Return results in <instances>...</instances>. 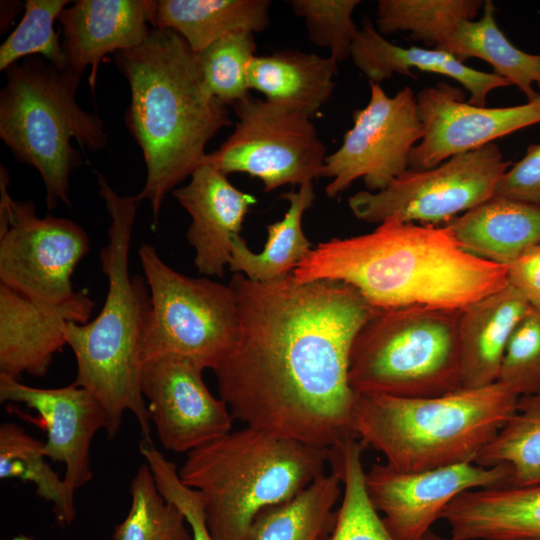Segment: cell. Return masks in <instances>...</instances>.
Listing matches in <instances>:
<instances>
[{
  "label": "cell",
  "mask_w": 540,
  "mask_h": 540,
  "mask_svg": "<svg viewBox=\"0 0 540 540\" xmlns=\"http://www.w3.org/2000/svg\"><path fill=\"white\" fill-rule=\"evenodd\" d=\"M67 0H26L23 16L0 46V70L39 56L61 69H68L62 42L54 23L70 4Z\"/></svg>",
  "instance_id": "cell-35"
},
{
  "label": "cell",
  "mask_w": 540,
  "mask_h": 540,
  "mask_svg": "<svg viewBox=\"0 0 540 540\" xmlns=\"http://www.w3.org/2000/svg\"><path fill=\"white\" fill-rule=\"evenodd\" d=\"M464 97L459 87L445 81L416 94L423 137L411 151L409 168L435 167L455 155L540 123V95L508 107L476 106Z\"/></svg>",
  "instance_id": "cell-16"
},
{
  "label": "cell",
  "mask_w": 540,
  "mask_h": 540,
  "mask_svg": "<svg viewBox=\"0 0 540 540\" xmlns=\"http://www.w3.org/2000/svg\"><path fill=\"white\" fill-rule=\"evenodd\" d=\"M138 256L150 293L140 343L142 363L177 356L214 370L238 336V309L230 284L179 273L150 244L141 245Z\"/></svg>",
  "instance_id": "cell-9"
},
{
  "label": "cell",
  "mask_w": 540,
  "mask_h": 540,
  "mask_svg": "<svg viewBox=\"0 0 540 540\" xmlns=\"http://www.w3.org/2000/svg\"><path fill=\"white\" fill-rule=\"evenodd\" d=\"M139 451L149 465L162 496L184 514L192 540H213L205 522L202 495L182 483L176 465L167 460L153 443L143 444Z\"/></svg>",
  "instance_id": "cell-39"
},
{
  "label": "cell",
  "mask_w": 540,
  "mask_h": 540,
  "mask_svg": "<svg viewBox=\"0 0 540 540\" xmlns=\"http://www.w3.org/2000/svg\"><path fill=\"white\" fill-rule=\"evenodd\" d=\"M530 307L527 299L508 284L461 311L462 388L497 382L508 342Z\"/></svg>",
  "instance_id": "cell-23"
},
{
  "label": "cell",
  "mask_w": 540,
  "mask_h": 540,
  "mask_svg": "<svg viewBox=\"0 0 540 540\" xmlns=\"http://www.w3.org/2000/svg\"><path fill=\"white\" fill-rule=\"evenodd\" d=\"M203 370L177 356H158L141 365V391L166 450L188 453L231 431L234 417L226 402L209 391Z\"/></svg>",
  "instance_id": "cell-15"
},
{
  "label": "cell",
  "mask_w": 540,
  "mask_h": 540,
  "mask_svg": "<svg viewBox=\"0 0 540 540\" xmlns=\"http://www.w3.org/2000/svg\"><path fill=\"white\" fill-rule=\"evenodd\" d=\"M0 138L21 163L35 168L49 210L71 206L70 177L81 164L72 145L96 152L108 143L102 119L77 101L81 76L42 57L25 58L4 71Z\"/></svg>",
  "instance_id": "cell-7"
},
{
  "label": "cell",
  "mask_w": 540,
  "mask_h": 540,
  "mask_svg": "<svg viewBox=\"0 0 540 540\" xmlns=\"http://www.w3.org/2000/svg\"><path fill=\"white\" fill-rule=\"evenodd\" d=\"M510 162L495 143L455 155L428 169H411L383 190H361L348 199L356 218L380 224L389 218L437 224L491 198Z\"/></svg>",
  "instance_id": "cell-12"
},
{
  "label": "cell",
  "mask_w": 540,
  "mask_h": 540,
  "mask_svg": "<svg viewBox=\"0 0 540 540\" xmlns=\"http://www.w3.org/2000/svg\"><path fill=\"white\" fill-rule=\"evenodd\" d=\"M44 443L12 422L0 426V478H17L35 486L36 495L53 505L56 520L70 525L76 519L74 496L64 479L46 462Z\"/></svg>",
  "instance_id": "cell-32"
},
{
  "label": "cell",
  "mask_w": 540,
  "mask_h": 540,
  "mask_svg": "<svg viewBox=\"0 0 540 540\" xmlns=\"http://www.w3.org/2000/svg\"><path fill=\"white\" fill-rule=\"evenodd\" d=\"M293 12L303 17L308 38L319 47L328 48L337 63L350 57L359 29L353 21L359 0H290Z\"/></svg>",
  "instance_id": "cell-37"
},
{
  "label": "cell",
  "mask_w": 540,
  "mask_h": 540,
  "mask_svg": "<svg viewBox=\"0 0 540 540\" xmlns=\"http://www.w3.org/2000/svg\"><path fill=\"white\" fill-rule=\"evenodd\" d=\"M350 57L369 82L378 84L394 74L415 78L412 69L447 76L469 92L468 102L476 106H486L491 91L511 86L505 78L469 67L448 52L429 47L406 48L391 43L368 18L362 22Z\"/></svg>",
  "instance_id": "cell-21"
},
{
  "label": "cell",
  "mask_w": 540,
  "mask_h": 540,
  "mask_svg": "<svg viewBox=\"0 0 540 540\" xmlns=\"http://www.w3.org/2000/svg\"><path fill=\"white\" fill-rule=\"evenodd\" d=\"M337 62L298 50H279L254 56L247 70L249 89L266 100L297 110L312 119L330 98Z\"/></svg>",
  "instance_id": "cell-25"
},
{
  "label": "cell",
  "mask_w": 540,
  "mask_h": 540,
  "mask_svg": "<svg viewBox=\"0 0 540 540\" xmlns=\"http://www.w3.org/2000/svg\"><path fill=\"white\" fill-rule=\"evenodd\" d=\"M270 5L268 0H155L151 25L176 32L199 54L231 33L265 30Z\"/></svg>",
  "instance_id": "cell-26"
},
{
  "label": "cell",
  "mask_w": 540,
  "mask_h": 540,
  "mask_svg": "<svg viewBox=\"0 0 540 540\" xmlns=\"http://www.w3.org/2000/svg\"><path fill=\"white\" fill-rule=\"evenodd\" d=\"M445 225L465 251L507 267L540 243V204L493 195Z\"/></svg>",
  "instance_id": "cell-24"
},
{
  "label": "cell",
  "mask_w": 540,
  "mask_h": 540,
  "mask_svg": "<svg viewBox=\"0 0 540 540\" xmlns=\"http://www.w3.org/2000/svg\"><path fill=\"white\" fill-rule=\"evenodd\" d=\"M235 344L214 369L234 419L304 444L332 448L358 439L349 384L354 339L373 307L335 280L268 282L234 273Z\"/></svg>",
  "instance_id": "cell-1"
},
{
  "label": "cell",
  "mask_w": 540,
  "mask_h": 540,
  "mask_svg": "<svg viewBox=\"0 0 540 540\" xmlns=\"http://www.w3.org/2000/svg\"><path fill=\"white\" fill-rule=\"evenodd\" d=\"M461 311L374 308L350 352L349 384L354 393L419 398L462 388Z\"/></svg>",
  "instance_id": "cell-8"
},
{
  "label": "cell",
  "mask_w": 540,
  "mask_h": 540,
  "mask_svg": "<svg viewBox=\"0 0 540 540\" xmlns=\"http://www.w3.org/2000/svg\"><path fill=\"white\" fill-rule=\"evenodd\" d=\"M507 282L532 307L540 308V243L526 249L507 266Z\"/></svg>",
  "instance_id": "cell-41"
},
{
  "label": "cell",
  "mask_w": 540,
  "mask_h": 540,
  "mask_svg": "<svg viewBox=\"0 0 540 540\" xmlns=\"http://www.w3.org/2000/svg\"><path fill=\"white\" fill-rule=\"evenodd\" d=\"M99 195L110 217L107 244L99 253L107 294L99 314L87 323L69 322L67 345L76 360L73 383L102 404L109 439L120 429L126 411L135 416L144 438H151L150 414L140 384V343L150 309L145 278L132 276L129 252L138 196L121 195L96 171Z\"/></svg>",
  "instance_id": "cell-4"
},
{
  "label": "cell",
  "mask_w": 540,
  "mask_h": 540,
  "mask_svg": "<svg viewBox=\"0 0 540 540\" xmlns=\"http://www.w3.org/2000/svg\"><path fill=\"white\" fill-rule=\"evenodd\" d=\"M493 1H484L478 19L458 23L442 51L464 62L478 58L489 63L496 75L515 85L527 98L536 99L533 85L540 88V54H530L512 44L496 21Z\"/></svg>",
  "instance_id": "cell-28"
},
{
  "label": "cell",
  "mask_w": 540,
  "mask_h": 540,
  "mask_svg": "<svg viewBox=\"0 0 540 540\" xmlns=\"http://www.w3.org/2000/svg\"><path fill=\"white\" fill-rule=\"evenodd\" d=\"M255 50L254 34L242 31L219 39L197 54L203 81L212 96L227 106L249 96L247 70Z\"/></svg>",
  "instance_id": "cell-36"
},
{
  "label": "cell",
  "mask_w": 540,
  "mask_h": 540,
  "mask_svg": "<svg viewBox=\"0 0 540 540\" xmlns=\"http://www.w3.org/2000/svg\"><path fill=\"white\" fill-rule=\"evenodd\" d=\"M518 398L499 382L434 397L356 394L354 429L364 447L381 452L400 471L475 463Z\"/></svg>",
  "instance_id": "cell-6"
},
{
  "label": "cell",
  "mask_w": 540,
  "mask_h": 540,
  "mask_svg": "<svg viewBox=\"0 0 540 540\" xmlns=\"http://www.w3.org/2000/svg\"><path fill=\"white\" fill-rule=\"evenodd\" d=\"M155 0H77L59 15L67 67L78 75L90 67L94 91L103 58L139 46L152 29Z\"/></svg>",
  "instance_id": "cell-20"
},
{
  "label": "cell",
  "mask_w": 540,
  "mask_h": 540,
  "mask_svg": "<svg viewBox=\"0 0 540 540\" xmlns=\"http://www.w3.org/2000/svg\"><path fill=\"white\" fill-rule=\"evenodd\" d=\"M10 177L0 165V284L47 305L75 298L72 275L90 241L76 222L39 217L31 201L14 200Z\"/></svg>",
  "instance_id": "cell-10"
},
{
  "label": "cell",
  "mask_w": 540,
  "mask_h": 540,
  "mask_svg": "<svg viewBox=\"0 0 540 540\" xmlns=\"http://www.w3.org/2000/svg\"><path fill=\"white\" fill-rule=\"evenodd\" d=\"M172 196L191 216L186 237L195 252L197 271L222 278L230 262L232 240L240 235L246 214L257 202L255 196L236 188L227 175L205 162Z\"/></svg>",
  "instance_id": "cell-19"
},
{
  "label": "cell",
  "mask_w": 540,
  "mask_h": 540,
  "mask_svg": "<svg viewBox=\"0 0 540 540\" xmlns=\"http://www.w3.org/2000/svg\"><path fill=\"white\" fill-rule=\"evenodd\" d=\"M521 540H540V537H537V538H529V539H521Z\"/></svg>",
  "instance_id": "cell-42"
},
{
  "label": "cell",
  "mask_w": 540,
  "mask_h": 540,
  "mask_svg": "<svg viewBox=\"0 0 540 540\" xmlns=\"http://www.w3.org/2000/svg\"><path fill=\"white\" fill-rule=\"evenodd\" d=\"M292 275L299 283L348 284L376 309L463 310L508 285L506 266L465 251L446 225L396 218L370 233L319 243Z\"/></svg>",
  "instance_id": "cell-2"
},
{
  "label": "cell",
  "mask_w": 540,
  "mask_h": 540,
  "mask_svg": "<svg viewBox=\"0 0 540 540\" xmlns=\"http://www.w3.org/2000/svg\"><path fill=\"white\" fill-rule=\"evenodd\" d=\"M95 307L85 289L61 305L35 302L0 284V373L19 379L44 377L67 345L69 322L87 323Z\"/></svg>",
  "instance_id": "cell-18"
},
{
  "label": "cell",
  "mask_w": 540,
  "mask_h": 540,
  "mask_svg": "<svg viewBox=\"0 0 540 540\" xmlns=\"http://www.w3.org/2000/svg\"><path fill=\"white\" fill-rule=\"evenodd\" d=\"M130 494L129 512L115 527L113 540H192L184 514L162 496L146 462L133 477Z\"/></svg>",
  "instance_id": "cell-34"
},
{
  "label": "cell",
  "mask_w": 540,
  "mask_h": 540,
  "mask_svg": "<svg viewBox=\"0 0 540 540\" xmlns=\"http://www.w3.org/2000/svg\"><path fill=\"white\" fill-rule=\"evenodd\" d=\"M234 109L238 118L235 130L203 162L225 175L257 177L266 192L322 177L326 147L310 117L250 95L235 103Z\"/></svg>",
  "instance_id": "cell-11"
},
{
  "label": "cell",
  "mask_w": 540,
  "mask_h": 540,
  "mask_svg": "<svg viewBox=\"0 0 540 540\" xmlns=\"http://www.w3.org/2000/svg\"><path fill=\"white\" fill-rule=\"evenodd\" d=\"M357 439L347 440L331 450L330 465L342 482V501L332 524L321 540H395L371 504L365 488V471ZM419 540H450L430 530Z\"/></svg>",
  "instance_id": "cell-30"
},
{
  "label": "cell",
  "mask_w": 540,
  "mask_h": 540,
  "mask_svg": "<svg viewBox=\"0 0 540 540\" xmlns=\"http://www.w3.org/2000/svg\"><path fill=\"white\" fill-rule=\"evenodd\" d=\"M0 401L23 403L39 414L47 431L44 455L65 465L63 479L71 495L92 479L91 443L107 424L106 412L93 394L75 383L39 388L0 373Z\"/></svg>",
  "instance_id": "cell-17"
},
{
  "label": "cell",
  "mask_w": 540,
  "mask_h": 540,
  "mask_svg": "<svg viewBox=\"0 0 540 540\" xmlns=\"http://www.w3.org/2000/svg\"><path fill=\"white\" fill-rule=\"evenodd\" d=\"M494 195L540 204V143L528 146L525 155L504 172Z\"/></svg>",
  "instance_id": "cell-40"
},
{
  "label": "cell",
  "mask_w": 540,
  "mask_h": 540,
  "mask_svg": "<svg viewBox=\"0 0 540 540\" xmlns=\"http://www.w3.org/2000/svg\"><path fill=\"white\" fill-rule=\"evenodd\" d=\"M289 202L284 217L267 226V241L259 253L252 252L244 239L237 235L231 244L229 269L257 282H268L285 276L309 254L313 248L302 228L305 211L315 199L313 182L281 194Z\"/></svg>",
  "instance_id": "cell-27"
},
{
  "label": "cell",
  "mask_w": 540,
  "mask_h": 540,
  "mask_svg": "<svg viewBox=\"0 0 540 540\" xmlns=\"http://www.w3.org/2000/svg\"><path fill=\"white\" fill-rule=\"evenodd\" d=\"M113 59L130 89L124 121L146 166L137 196L149 202L156 226L167 194L202 164L209 141L232 120L206 88L198 55L176 32L152 28Z\"/></svg>",
  "instance_id": "cell-3"
},
{
  "label": "cell",
  "mask_w": 540,
  "mask_h": 540,
  "mask_svg": "<svg viewBox=\"0 0 540 540\" xmlns=\"http://www.w3.org/2000/svg\"><path fill=\"white\" fill-rule=\"evenodd\" d=\"M364 482L390 535L395 540H419L457 496L474 489L508 486L509 472L504 466L474 462L417 472L375 463L365 472Z\"/></svg>",
  "instance_id": "cell-14"
},
{
  "label": "cell",
  "mask_w": 540,
  "mask_h": 540,
  "mask_svg": "<svg viewBox=\"0 0 540 540\" xmlns=\"http://www.w3.org/2000/svg\"><path fill=\"white\" fill-rule=\"evenodd\" d=\"M441 519L450 526V540L540 537V483L463 492L445 508Z\"/></svg>",
  "instance_id": "cell-22"
},
{
  "label": "cell",
  "mask_w": 540,
  "mask_h": 540,
  "mask_svg": "<svg viewBox=\"0 0 540 540\" xmlns=\"http://www.w3.org/2000/svg\"><path fill=\"white\" fill-rule=\"evenodd\" d=\"M369 86L368 104L354 111L342 145L325 158L322 177L331 179L326 186L330 198L359 178L368 191L385 189L409 169L411 151L423 137L416 95L409 86L392 97L378 83Z\"/></svg>",
  "instance_id": "cell-13"
},
{
  "label": "cell",
  "mask_w": 540,
  "mask_h": 540,
  "mask_svg": "<svg viewBox=\"0 0 540 540\" xmlns=\"http://www.w3.org/2000/svg\"><path fill=\"white\" fill-rule=\"evenodd\" d=\"M475 463L504 466L508 486L540 483V392L518 398L515 411L482 448Z\"/></svg>",
  "instance_id": "cell-31"
},
{
  "label": "cell",
  "mask_w": 540,
  "mask_h": 540,
  "mask_svg": "<svg viewBox=\"0 0 540 540\" xmlns=\"http://www.w3.org/2000/svg\"><path fill=\"white\" fill-rule=\"evenodd\" d=\"M330 458L331 448L246 425L188 452L178 474L202 495L213 540H245L263 509L295 497L325 474Z\"/></svg>",
  "instance_id": "cell-5"
},
{
  "label": "cell",
  "mask_w": 540,
  "mask_h": 540,
  "mask_svg": "<svg viewBox=\"0 0 540 540\" xmlns=\"http://www.w3.org/2000/svg\"><path fill=\"white\" fill-rule=\"evenodd\" d=\"M497 382L518 397L540 392V308L531 306L517 324Z\"/></svg>",
  "instance_id": "cell-38"
},
{
  "label": "cell",
  "mask_w": 540,
  "mask_h": 540,
  "mask_svg": "<svg viewBox=\"0 0 540 540\" xmlns=\"http://www.w3.org/2000/svg\"><path fill=\"white\" fill-rule=\"evenodd\" d=\"M341 492L338 474L325 473L292 499L263 509L245 540H321L332 524Z\"/></svg>",
  "instance_id": "cell-29"
},
{
  "label": "cell",
  "mask_w": 540,
  "mask_h": 540,
  "mask_svg": "<svg viewBox=\"0 0 540 540\" xmlns=\"http://www.w3.org/2000/svg\"><path fill=\"white\" fill-rule=\"evenodd\" d=\"M483 6L482 0H380L377 30L409 31L412 40L442 50L458 23L476 19Z\"/></svg>",
  "instance_id": "cell-33"
}]
</instances>
